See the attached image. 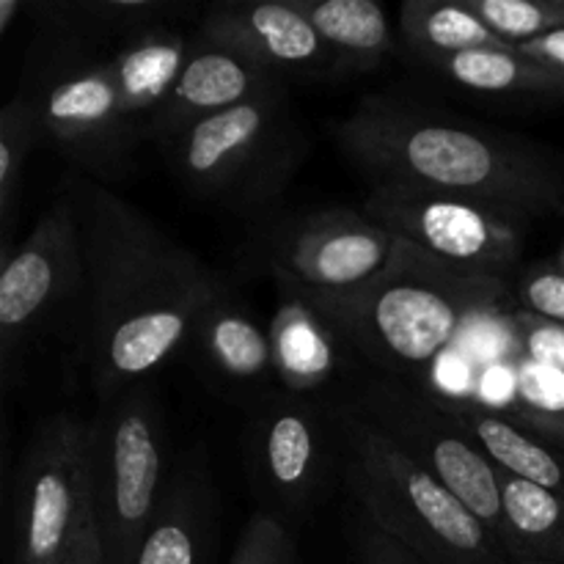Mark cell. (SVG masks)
<instances>
[{
    "mask_svg": "<svg viewBox=\"0 0 564 564\" xmlns=\"http://www.w3.org/2000/svg\"><path fill=\"white\" fill-rule=\"evenodd\" d=\"M165 433L154 378L97 402L91 507L105 564H135L165 490Z\"/></svg>",
    "mask_w": 564,
    "mask_h": 564,
    "instance_id": "52a82bcc",
    "label": "cell"
},
{
    "mask_svg": "<svg viewBox=\"0 0 564 564\" xmlns=\"http://www.w3.org/2000/svg\"><path fill=\"white\" fill-rule=\"evenodd\" d=\"M279 306L270 319L275 383L290 394L314 397L339 372L341 339L328 319L290 286H279Z\"/></svg>",
    "mask_w": 564,
    "mask_h": 564,
    "instance_id": "ac0fdd59",
    "label": "cell"
},
{
    "mask_svg": "<svg viewBox=\"0 0 564 564\" xmlns=\"http://www.w3.org/2000/svg\"><path fill=\"white\" fill-rule=\"evenodd\" d=\"M364 215L444 268L474 279L507 281L521 268L529 226L446 193L369 185Z\"/></svg>",
    "mask_w": 564,
    "mask_h": 564,
    "instance_id": "8fae6325",
    "label": "cell"
},
{
    "mask_svg": "<svg viewBox=\"0 0 564 564\" xmlns=\"http://www.w3.org/2000/svg\"><path fill=\"white\" fill-rule=\"evenodd\" d=\"M218 532V494L204 449L193 446L165 479L158 516L135 564H209Z\"/></svg>",
    "mask_w": 564,
    "mask_h": 564,
    "instance_id": "2e32d148",
    "label": "cell"
},
{
    "mask_svg": "<svg viewBox=\"0 0 564 564\" xmlns=\"http://www.w3.org/2000/svg\"><path fill=\"white\" fill-rule=\"evenodd\" d=\"M518 325V339H521L527 358L551 364V367L564 369V328L562 325L545 323V319L532 317L527 312L512 314Z\"/></svg>",
    "mask_w": 564,
    "mask_h": 564,
    "instance_id": "4dcf8cb0",
    "label": "cell"
},
{
    "mask_svg": "<svg viewBox=\"0 0 564 564\" xmlns=\"http://www.w3.org/2000/svg\"><path fill=\"white\" fill-rule=\"evenodd\" d=\"M352 562L356 564H430L427 560L391 538L378 527L367 512L358 510L356 527H352Z\"/></svg>",
    "mask_w": 564,
    "mask_h": 564,
    "instance_id": "f546056e",
    "label": "cell"
},
{
    "mask_svg": "<svg viewBox=\"0 0 564 564\" xmlns=\"http://www.w3.org/2000/svg\"><path fill=\"white\" fill-rule=\"evenodd\" d=\"M196 33L226 44L292 80H336L341 66L295 0H226L207 6Z\"/></svg>",
    "mask_w": 564,
    "mask_h": 564,
    "instance_id": "5bb4252c",
    "label": "cell"
},
{
    "mask_svg": "<svg viewBox=\"0 0 564 564\" xmlns=\"http://www.w3.org/2000/svg\"><path fill=\"white\" fill-rule=\"evenodd\" d=\"M466 3L496 36L516 47L564 28V0H466Z\"/></svg>",
    "mask_w": 564,
    "mask_h": 564,
    "instance_id": "4316f807",
    "label": "cell"
},
{
    "mask_svg": "<svg viewBox=\"0 0 564 564\" xmlns=\"http://www.w3.org/2000/svg\"><path fill=\"white\" fill-rule=\"evenodd\" d=\"M185 191L242 218L262 220L308 158L290 88L204 116L158 143Z\"/></svg>",
    "mask_w": 564,
    "mask_h": 564,
    "instance_id": "5b68a950",
    "label": "cell"
},
{
    "mask_svg": "<svg viewBox=\"0 0 564 564\" xmlns=\"http://www.w3.org/2000/svg\"><path fill=\"white\" fill-rule=\"evenodd\" d=\"M306 20L336 55L341 75L380 69L400 53V39L375 0H295Z\"/></svg>",
    "mask_w": 564,
    "mask_h": 564,
    "instance_id": "7402d4cb",
    "label": "cell"
},
{
    "mask_svg": "<svg viewBox=\"0 0 564 564\" xmlns=\"http://www.w3.org/2000/svg\"><path fill=\"white\" fill-rule=\"evenodd\" d=\"M58 191L75 207L86 262L77 358L105 402L185 352L204 314L231 286L113 187L69 171Z\"/></svg>",
    "mask_w": 564,
    "mask_h": 564,
    "instance_id": "6da1fadb",
    "label": "cell"
},
{
    "mask_svg": "<svg viewBox=\"0 0 564 564\" xmlns=\"http://www.w3.org/2000/svg\"><path fill=\"white\" fill-rule=\"evenodd\" d=\"M518 312H527L545 323L564 328V268L562 264L540 262L521 273L512 290Z\"/></svg>",
    "mask_w": 564,
    "mask_h": 564,
    "instance_id": "f1b7e54d",
    "label": "cell"
},
{
    "mask_svg": "<svg viewBox=\"0 0 564 564\" xmlns=\"http://www.w3.org/2000/svg\"><path fill=\"white\" fill-rule=\"evenodd\" d=\"M226 564H297L295 534L284 521L257 510L242 527Z\"/></svg>",
    "mask_w": 564,
    "mask_h": 564,
    "instance_id": "83f0119b",
    "label": "cell"
},
{
    "mask_svg": "<svg viewBox=\"0 0 564 564\" xmlns=\"http://www.w3.org/2000/svg\"><path fill=\"white\" fill-rule=\"evenodd\" d=\"M44 143L31 102L14 91L0 110V264L14 251V224L31 152Z\"/></svg>",
    "mask_w": 564,
    "mask_h": 564,
    "instance_id": "d4e9b609",
    "label": "cell"
},
{
    "mask_svg": "<svg viewBox=\"0 0 564 564\" xmlns=\"http://www.w3.org/2000/svg\"><path fill=\"white\" fill-rule=\"evenodd\" d=\"M246 268L303 295H345L378 279L400 237L345 207L297 209L257 220L246 240Z\"/></svg>",
    "mask_w": 564,
    "mask_h": 564,
    "instance_id": "30bf717a",
    "label": "cell"
},
{
    "mask_svg": "<svg viewBox=\"0 0 564 564\" xmlns=\"http://www.w3.org/2000/svg\"><path fill=\"white\" fill-rule=\"evenodd\" d=\"M336 471L383 532L430 564H507L488 527L341 400L328 402Z\"/></svg>",
    "mask_w": 564,
    "mask_h": 564,
    "instance_id": "277c9868",
    "label": "cell"
},
{
    "mask_svg": "<svg viewBox=\"0 0 564 564\" xmlns=\"http://www.w3.org/2000/svg\"><path fill=\"white\" fill-rule=\"evenodd\" d=\"M400 50L411 64L468 50H518L496 36L466 0H405L400 6Z\"/></svg>",
    "mask_w": 564,
    "mask_h": 564,
    "instance_id": "603a6c76",
    "label": "cell"
},
{
    "mask_svg": "<svg viewBox=\"0 0 564 564\" xmlns=\"http://www.w3.org/2000/svg\"><path fill=\"white\" fill-rule=\"evenodd\" d=\"M91 507V419L53 413L28 441L14 477V564H58Z\"/></svg>",
    "mask_w": 564,
    "mask_h": 564,
    "instance_id": "7c38bea8",
    "label": "cell"
},
{
    "mask_svg": "<svg viewBox=\"0 0 564 564\" xmlns=\"http://www.w3.org/2000/svg\"><path fill=\"white\" fill-rule=\"evenodd\" d=\"M17 94L31 102L44 143L75 174L110 187L135 171L147 135L121 110L108 47L72 31H36Z\"/></svg>",
    "mask_w": 564,
    "mask_h": 564,
    "instance_id": "8992f818",
    "label": "cell"
},
{
    "mask_svg": "<svg viewBox=\"0 0 564 564\" xmlns=\"http://www.w3.org/2000/svg\"><path fill=\"white\" fill-rule=\"evenodd\" d=\"M341 402L383 433L435 482L452 490L505 549L499 468L474 444L457 419L444 411L435 391L372 375L341 397Z\"/></svg>",
    "mask_w": 564,
    "mask_h": 564,
    "instance_id": "9c48e42d",
    "label": "cell"
},
{
    "mask_svg": "<svg viewBox=\"0 0 564 564\" xmlns=\"http://www.w3.org/2000/svg\"><path fill=\"white\" fill-rule=\"evenodd\" d=\"M303 297L328 319L341 345L352 347L386 378L424 386L438 356L474 319L507 306L510 286L444 268L400 240L389 268L361 290Z\"/></svg>",
    "mask_w": 564,
    "mask_h": 564,
    "instance_id": "3957f363",
    "label": "cell"
},
{
    "mask_svg": "<svg viewBox=\"0 0 564 564\" xmlns=\"http://www.w3.org/2000/svg\"><path fill=\"white\" fill-rule=\"evenodd\" d=\"M507 564H551V562H532V560H510Z\"/></svg>",
    "mask_w": 564,
    "mask_h": 564,
    "instance_id": "e575fe53",
    "label": "cell"
},
{
    "mask_svg": "<svg viewBox=\"0 0 564 564\" xmlns=\"http://www.w3.org/2000/svg\"><path fill=\"white\" fill-rule=\"evenodd\" d=\"M518 50H521L523 55H529V58L540 61V64L551 66V69L564 75V28L545 33V36L540 39H532V42L521 44Z\"/></svg>",
    "mask_w": 564,
    "mask_h": 564,
    "instance_id": "d6a6232c",
    "label": "cell"
},
{
    "mask_svg": "<svg viewBox=\"0 0 564 564\" xmlns=\"http://www.w3.org/2000/svg\"><path fill=\"white\" fill-rule=\"evenodd\" d=\"M248 455L262 512L290 529L306 521L336 468L330 408L314 397L270 391L251 411Z\"/></svg>",
    "mask_w": 564,
    "mask_h": 564,
    "instance_id": "4fadbf2b",
    "label": "cell"
},
{
    "mask_svg": "<svg viewBox=\"0 0 564 564\" xmlns=\"http://www.w3.org/2000/svg\"><path fill=\"white\" fill-rule=\"evenodd\" d=\"M58 564H105L97 521H94V507H88L80 521H77L75 534H72L69 545L61 554Z\"/></svg>",
    "mask_w": 564,
    "mask_h": 564,
    "instance_id": "1f68e13d",
    "label": "cell"
},
{
    "mask_svg": "<svg viewBox=\"0 0 564 564\" xmlns=\"http://www.w3.org/2000/svg\"><path fill=\"white\" fill-rule=\"evenodd\" d=\"M505 413L534 438L564 452V369L523 356L516 369V400Z\"/></svg>",
    "mask_w": 564,
    "mask_h": 564,
    "instance_id": "484cf974",
    "label": "cell"
},
{
    "mask_svg": "<svg viewBox=\"0 0 564 564\" xmlns=\"http://www.w3.org/2000/svg\"><path fill=\"white\" fill-rule=\"evenodd\" d=\"M191 50V36L171 22L147 28L135 36L108 47L110 77L116 83L121 110L147 135L154 110L174 86Z\"/></svg>",
    "mask_w": 564,
    "mask_h": 564,
    "instance_id": "44dd1931",
    "label": "cell"
},
{
    "mask_svg": "<svg viewBox=\"0 0 564 564\" xmlns=\"http://www.w3.org/2000/svg\"><path fill=\"white\" fill-rule=\"evenodd\" d=\"M424 75L494 102H564V75L521 50H468L419 61Z\"/></svg>",
    "mask_w": 564,
    "mask_h": 564,
    "instance_id": "d6986e66",
    "label": "cell"
},
{
    "mask_svg": "<svg viewBox=\"0 0 564 564\" xmlns=\"http://www.w3.org/2000/svg\"><path fill=\"white\" fill-rule=\"evenodd\" d=\"M562 268H564V253H562Z\"/></svg>",
    "mask_w": 564,
    "mask_h": 564,
    "instance_id": "d590c367",
    "label": "cell"
},
{
    "mask_svg": "<svg viewBox=\"0 0 564 564\" xmlns=\"http://www.w3.org/2000/svg\"><path fill=\"white\" fill-rule=\"evenodd\" d=\"M284 88H290V83L273 69L202 33H193L191 50L174 86L149 121V141L160 143L204 116L237 108Z\"/></svg>",
    "mask_w": 564,
    "mask_h": 564,
    "instance_id": "9a60e30c",
    "label": "cell"
},
{
    "mask_svg": "<svg viewBox=\"0 0 564 564\" xmlns=\"http://www.w3.org/2000/svg\"><path fill=\"white\" fill-rule=\"evenodd\" d=\"M438 402L452 419L474 438L496 468L510 477L532 482L551 494L564 496V452L512 422L505 411L482 405L471 397H452L435 391Z\"/></svg>",
    "mask_w": 564,
    "mask_h": 564,
    "instance_id": "ffe728a7",
    "label": "cell"
},
{
    "mask_svg": "<svg viewBox=\"0 0 564 564\" xmlns=\"http://www.w3.org/2000/svg\"><path fill=\"white\" fill-rule=\"evenodd\" d=\"M20 14H25V0H0V36L9 33Z\"/></svg>",
    "mask_w": 564,
    "mask_h": 564,
    "instance_id": "836d02e7",
    "label": "cell"
},
{
    "mask_svg": "<svg viewBox=\"0 0 564 564\" xmlns=\"http://www.w3.org/2000/svg\"><path fill=\"white\" fill-rule=\"evenodd\" d=\"M187 350H196L198 364L224 389L257 394V402L264 397V386L275 380L270 330L235 301V292H226L204 314Z\"/></svg>",
    "mask_w": 564,
    "mask_h": 564,
    "instance_id": "e0dca14e",
    "label": "cell"
},
{
    "mask_svg": "<svg viewBox=\"0 0 564 564\" xmlns=\"http://www.w3.org/2000/svg\"><path fill=\"white\" fill-rule=\"evenodd\" d=\"M334 138L369 185L460 196L523 226L564 213L562 152L444 108L367 94Z\"/></svg>",
    "mask_w": 564,
    "mask_h": 564,
    "instance_id": "7a4b0ae2",
    "label": "cell"
},
{
    "mask_svg": "<svg viewBox=\"0 0 564 564\" xmlns=\"http://www.w3.org/2000/svg\"><path fill=\"white\" fill-rule=\"evenodd\" d=\"M507 560L564 564V496L499 468Z\"/></svg>",
    "mask_w": 564,
    "mask_h": 564,
    "instance_id": "cb8c5ba5",
    "label": "cell"
},
{
    "mask_svg": "<svg viewBox=\"0 0 564 564\" xmlns=\"http://www.w3.org/2000/svg\"><path fill=\"white\" fill-rule=\"evenodd\" d=\"M0 268V375L11 389L33 345L69 323H77L80 336L88 284L75 207L66 193H55Z\"/></svg>",
    "mask_w": 564,
    "mask_h": 564,
    "instance_id": "ba28073f",
    "label": "cell"
}]
</instances>
